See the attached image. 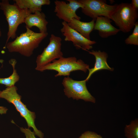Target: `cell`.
Listing matches in <instances>:
<instances>
[{"mask_svg": "<svg viewBox=\"0 0 138 138\" xmlns=\"http://www.w3.org/2000/svg\"><path fill=\"white\" fill-rule=\"evenodd\" d=\"M26 31L17 36L13 41L8 42L4 48H6L10 52H17L29 57L41 42L48 36V32L37 33L26 28Z\"/></svg>", "mask_w": 138, "mask_h": 138, "instance_id": "cell-1", "label": "cell"}, {"mask_svg": "<svg viewBox=\"0 0 138 138\" xmlns=\"http://www.w3.org/2000/svg\"><path fill=\"white\" fill-rule=\"evenodd\" d=\"M17 87L15 85L7 87L0 92V98H4L13 104L21 116L26 120L28 128H32L35 135L43 138V134L36 128L34 124L36 115L29 110L21 101V96L17 92Z\"/></svg>", "mask_w": 138, "mask_h": 138, "instance_id": "cell-2", "label": "cell"}, {"mask_svg": "<svg viewBox=\"0 0 138 138\" xmlns=\"http://www.w3.org/2000/svg\"><path fill=\"white\" fill-rule=\"evenodd\" d=\"M0 8L3 11L8 24L6 45L10 38H15L18 26L24 23L26 18L31 13L28 9L20 8L15 3L10 4L8 0H2L0 2Z\"/></svg>", "mask_w": 138, "mask_h": 138, "instance_id": "cell-3", "label": "cell"}, {"mask_svg": "<svg viewBox=\"0 0 138 138\" xmlns=\"http://www.w3.org/2000/svg\"><path fill=\"white\" fill-rule=\"evenodd\" d=\"M138 17L137 10L133 8L131 3H122L117 4L110 19L120 31L127 33L134 27Z\"/></svg>", "mask_w": 138, "mask_h": 138, "instance_id": "cell-4", "label": "cell"}, {"mask_svg": "<svg viewBox=\"0 0 138 138\" xmlns=\"http://www.w3.org/2000/svg\"><path fill=\"white\" fill-rule=\"evenodd\" d=\"M44 66L37 70L42 72L45 70H53L57 72L55 76L70 75L71 72L81 70L86 73L89 69V65L81 59L77 60L75 57H64L55 60Z\"/></svg>", "mask_w": 138, "mask_h": 138, "instance_id": "cell-5", "label": "cell"}, {"mask_svg": "<svg viewBox=\"0 0 138 138\" xmlns=\"http://www.w3.org/2000/svg\"><path fill=\"white\" fill-rule=\"evenodd\" d=\"M86 82L85 79L77 81L68 76L65 77L62 82L64 87L65 94L68 98H72L74 99H81L86 101L95 103V98L91 94L87 88Z\"/></svg>", "mask_w": 138, "mask_h": 138, "instance_id": "cell-6", "label": "cell"}, {"mask_svg": "<svg viewBox=\"0 0 138 138\" xmlns=\"http://www.w3.org/2000/svg\"><path fill=\"white\" fill-rule=\"evenodd\" d=\"M82 4V12L85 15L95 20L99 16H103L110 18L117 4L110 5L107 4L106 0H79Z\"/></svg>", "mask_w": 138, "mask_h": 138, "instance_id": "cell-7", "label": "cell"}, {"mask_svg": "<svg viewBox=\"0 0 138 138\" xmlns=\"http://www.w3.org/2000/svg\"><path fill=\"white\" fill-rule=\"evenodd\" d=\"M62 40L60 37L51 34L48 44L37 57L36 70L50 63L56 59H59L63 56L61 51Z\"/></svg>", "mask_w": 138, "mask_h": 138, "instance_id": "cell-8", "label": "cell"}, {"mask_svg": "<svg viewBox=\"0 0 138 138\" xmlns=\"http://www.w3.org/2000/svg\"><path fill=\"white\" fill-rule=\"evenodd\" d=\"M67 1L68 2V3L58 0L54 2V12L56 16L59 19L67 23L69 22L73 18L80 20L81 18L76 14V12L78 8L83 7L82 4L78 0Z\"/></svg>", "mask_w": 138, "mask_h": 138, "instance_id": "cell-9", "label": "cell"}, {"mask_svg": "<svg viewBox=\"0 0 138 138\" xmlns=\"http://www.w3.org/2000/svg\"><path fill=\"white\" fill-rule=\"evenodd\" d=\"M63 26L60 30L65 37V41L72 42L77 49H82L87 51L92 48V45L96 42L88 40L70 27L66 22H62Z\"/></svg>", "mask_w": 138, "mask_h": 138, "instance_id": "cell-10", "label": "cell"}, {"mask_svg": "<svg viewBox=\"0 0 138 138\" xmlns=\"http://www.w3.org/2000/svg\"><path fill=\"white\" fill-rule=\"evenodd\" d=\"M111 21L107 17H98L96 19L94 30L98 31L99 36L102 38L115 35L120 31L112 25Z\"/></svg>", "mask_w": 138, "mask_h": 138, "instance_id": "cell-11", "label": "cell"}, {"mask_svg": "<svg viewBox=\"0 0 138 138\" xmlns=\"http://www.w3.org/2000/svg\"><path fill=\"white\" fill-rule=\"evenodd\" d=\"M45 18V14L41 12H37L30 14L26 18L24 22L26 28L30 29L35 26L39 29L40 32H47V26L48 22Z\"/></svg>", "mask_w": 138, "mask_h": 138, "instance_id": "cell-12", "label": "cell"}, {"mask_svg": "<svg viewBox=\"0 0 138 138\" xmlns=\"http://www.w3.org/2000/svg\"><path fill=\"white\" fill-rule=\"evenodd\" d=\"M89 53L94 55L95 58V62L93 68H89L88 75L85 79L87 81L91 75L95 72L101 70L105 69L113 71V68L110 67L107 62V59L108 55L105 52L92 50L91 51H88Z\"/></svg>", "mask_w": 138, "mask_h": 138, "instance_id": "cell-13", "label": "cell"}, {"mask_svg": "<svg viewBox=\"0 0 138 138\" xmlns=\"http://www.w3.org/2000/svg\"><path fill=\"white\" fill-rule=\"evenodd\" d=\"M95 20L89 22L82 21L75 18L67 23L69 26L86 38L91 40L90 34L94 30Z\"/></svg>", "mask_w": 138, "mask_h": 138, "instance_id": "cell-14", "label": "cell"}, {"mask_svg": "<svg viewBox=\"0 0 138 138\" xmlns=\"http://www.w3.org/2000/svg\"><path fill=\"white\" fill-rule=\"evenodd\" d=\"M20 8L29 10L31 14L37 12H41L42 6L50 5L49 0H14Z\"/></svg>", "mask_w": 138, "mask_h": 138, "instance_id": "cell-15", "label": "cell"}, {"mask_svg": "<svg viewBox=\"0 0 138 138\" xmlns=\"http://www.w3.org/2000/svg\"><path fill=\"white\" fill-rule=\"evenodd\" d=\"M9 63L12 65L13 71L12 74L9 77L6 78L0 77V84L5 85L7 87H10L14 85L19 79V76L15 68L17 63L16 60L12 59L9 61Z\"/></svg>", "mask_w": 138, "mask_h": 138, "instance_id": "cell-16", "label": "cell"}, {"mask_svg": "<svg viewBox=\"0 0 138 138\" xmlns=\"http://www.w3.org/2000/svg\"><path fill=\"white\" fill-rule=\"evenodd\" d=\"M125 136L128 138H138V120L132 121L125 128Z\"/></svg>", "mask_w": 138, "mask_h": 138, "instance_id": "cell-17", "label": "cell"}, {"mask_svg": "<svg viewBox=\"0 0 138 138\" xmlns=\"http://www.w3.org/2000/svg\"><path fill=\"white\" fill-rule=\"evenodd\" d=\"M133 32L125 40L127 44L138 45V22H136Z\"/></svg>", "mask_w": 138, "mask_h": 138, "instance_id": "cell-18", "label": "cell"}, {"mask_svg": "<svg viewBox=\"0 0 138 138\" xmlns=\"http://www.w3.org/2000/svg\"><path fill=\"white\" fill-rule=\"evenodd\" d=\"M79 138H102V137L95 132L88 131L82 133Z\"/></svg>", "mask_w": 138, "mask_h": 138, "instance_id": "cell-19", "label": "cell"}, {"mask_svg": "<svg viewBox=\"0 0 138 138\" xmlns=\"http://www.w3.org/2000/svg\"><path fill=\"white\" fill-rule=\"evenodd\" d=\"M20 129L21 131L24 133L26 138H36L34 132L31 131L29 128H21Z\"/></svg>", "mask_w": 138, "mask_h": 138, "instance_id": "cell-20", "label": "cell"}, {"mask_svg": "<svg viewBox=\"0 0 138 138\" xmlns=\"http://www.w3.org/2000/svg\"><path fill=\"white\" fill-rule=\"evenodd\" d=\"M131 4L133 8L134 9L137 10L138 9V0H132Z\"/></svg>", "mask_w": 138, "mask_h": 138, "instance_id": "cell-21", "label": "cell"}, {"mask_svg": "<svg viewBox=\"0 0 138 138\" xmlns=\"http://www.w3.org/2000/svg\"><path fill=\"white\" fill-rule=\"evenodd\" d=\"M7 110L5 107L0 106V114L6 113Z\"/></svg>", "mask_w": 138, "mask_h": 138, "instance_id": "cell-22", "label": "cell"}, {"mask_svg": "<svg viewBox=\"0 0 138 138\" xmlns=\"http://www.w3.org/2000/svg\"><path fill=\"white\" fill-rule=\"evenodd\" d=\"M3 60L2 59H0V63H2L3 62Z\"/></svg>", "mask_w": 138, "mask_h": 138, "instance_id": "cell-23", "label": "cell"}, {"mask_svg": "<svg viewBox=\"0 0 138 138\" xmlns=\"http://www.w3.org/2000/svg\"><path fill=\"white\" fill-rule=\"evenodd\" d=\"M2 36V32L1 30V29L0 28V38Z\"/></svg>", "mask_w": 138, "mask_h": 138, "instance_id": "cell-24", "label": "cell"}, {"mask_svg": "<svg viewBox=\"0 0 138 138\" xmlns=\"http://www.w3.org/2000/svg\"><path fill=\"white\" fill-rule=\"evenodd\" d=\"M1 91H0V92Z\"/></svg>", "mask_w": 138, "mask_h": 138, "instance_id": "cell-25", "label": "cell"}]
</instances>
